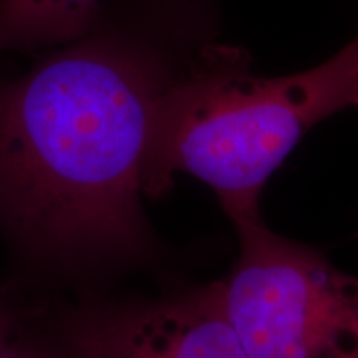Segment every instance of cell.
Returning a JSON list of instances; mask_svg holds the SVG:
<instances>
[{"instance_id":"5","label":"cell","mask_w":358,"mask_h":358,"mask_svg":"<svg viewBox=\"0 0 358 358\" xmlns=\"http://www.w3.org/2000/svg\"><path fill=\"white\" fill-rule=\"evenodd\" d=\"M42 319L75 358H161L134 320L129 301H43Z\"/></svg>"},{"instance_id":"1","label":"cell","mask_w":358,"mask_h":358,"mask_svg":"<svg viewBox=\"0 0 358 358\" xmlns=\"http://www.w3.org/2000/svg\"><path fill=\"white\" fill-rule=\"evenodd\" d=\"M189 55L100 17L27 73L0 78L6 282L30 297L148 257L143 161Z\"/></svg>"},{"instance_id":"6","label":"cell","mask_w":358,"mask_h":358,"mask_svg":"<svg viewBox=\"0 0 358 358\" xmlns=\"http://www.w3.org/2000/svg\"><path fill=\"white\" fill-rule=\"evenodd\" d=\"M100 0H0V53L60 47L88 34Z\"/></svg>"},{"instance_id":"7","label":"cell","mask_w":358,"mask_h":358,"mask_svg":"<svg viewBox=\"0 0 358 358\" xmlns=\"http://www.w3.org/2000/svg\"><path fill=\"white\" fill-rule=\"evenodd\" d=\"M0 358H75L53 335L42 319V306L37 299L35 312L17 334Z\"/></svg>"},{"instance_id":"4","label":"cell","mask_w":358,"mask_h":358,"mask_svg":"<svg viewBox=\"0 0 358 358\" xmlns=\"http://www.w3.org/2000/svg\"><path fill=\"white\" fill-rule=\"evenodd\" d=\"M129 306L161 358H249L224 310L217 282L164 301H129Z\"/></svg>"},{"instance_id":"3","label":"cell","mask_w":358,"mask_h":358,"mask_svg":"<svg viewBox=\"0 0 358 358\" xmlns=\"http://www.w3.org/2000/svg\"><path fill=\"white\" fill-rule=\"evenodd\" d=\"M239 257L217 282L249 358H358V277L308 245L234 224Z\"/></svg>"},{"instance_id":"8","label":"cell","mask_w":358,"mask_h":358,"mask_svg":"<svg viewBox=\"0 0 358 358\" xmlns=\"http://www.w3.org/2000/svg\"><path fill=\"white\" fill-rule=\"evenodd\" d=\"M35 312V299L8 282L0 284V357Z\"/></svg>"},{"instance_id":"2","label":"cell","mask_w":358,"mask_h":358,"mask_svg":"<svg viewBox=\"0 0 358 358\" xmlns=\"http://www.w3.org/2000/svg\"><path fill=\"white\" fill-rule=\"evenodd\" d=\"M358 106V37L289 77L252 73L241 47L201 42L161 103L141 192L161 198L186 173L216 192L232 222L261 217L264 185L312 127Z\"/></svg>"}]
</instances>
